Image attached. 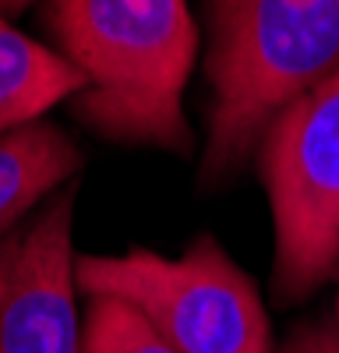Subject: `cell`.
<instances>
[{"label": "cell", "instance_id": "6da1fadb", "mask_svg": "<svg viewBox=\"0 0 339 353\" xmlns=\"http://www.w3.org/2000/svg\"><path fill=\"white\" fill-rule=\"evenodd\" d=\"M56 53L81 74L74 113L124 145L191 149L184 85L198 57L187 0H50Z\"/></svg>", "mask_w": 339, "mask_h": 353}, {"label": "cell", "instance_id": "7a4b0ae2", "mask_svg": "<svg viewBox=\"0 0 339 353\" xmlns=\"http://www.w3.org/2000/svg\"><path fill=\"white\" fill-rule=\"evenodd\" d=\"M339 68V0H212L202 181H226L279 110Z\"/></svg>", "mask_w": 339, "mask_h": 353}, {"label": "cell", "instance_id": "3957f363", "mask_svg": "<svg viewBox=\"0 0 339 353\" xmlns=\"http://www.w3.org/2000/svg\"><path fill=\"white\" fill-rule=\"evenodd\" d=\"M74 283L89 297L127 301L177 353H272L258 286L212 237H198L181 258L149 248L78 254Z\"/></svg>", "mask_w": 339, "mask_h": 353}, {"label": "cell", "instance_id": "277c9868", "mask_svg": "<svg viewBox=\"0 0 339 353\" xmlns=\"http://www.w3.org/2000/svg\"><path fill=\"white\" fill-rule=\"evenodd\" d=\"M258 170L272 209V290L300 301L339 269V68L272 117Z\"/></svg>", "mask_w": 339, "mask_h": 353}, {"label": "cell", "instance_id": "5b68a950", "mask_svg": "<svg viewBox=\"0 0 339 353\" xmlns=\"http://www.w3.org/2000/svg\"><path fill=\"white\" fill-rule=\"evenodd\" d=\"M74 201L71 181L32 223L0 241V353H85L74 307Z\"/></svg>", "mask_w": 339, "mask_h": 353}, {"label": "cell", "instance_id": "8992f818", "mask_svg": "<svg viewBox=\"0 0 339 353\" xmlns=\"http://www.w3.org/2000/svg\"><path fill=\"white\" fill-rule=\"evenodd\" d=\"M85 156L56 124H25L0 138V241L46 194L68 188L81 173Z\"/></svg>", "mask_w": 339, "mask_h": 353}, {"label": "cell", "instance_id": "52a82bcc", "mask_svg": "<svg viewBox=\"0 0 339 353\" xmlns=\"http://www.w3.org/2000/svg\"><path fill=\"white\" fill-rule=\"evenodd\" d=\"M81 88V74L61 53L28 39L0 14V138L36 124L50 106L78 96Z\"/></svg>", "mask_w": 339, "mask_h": 353}, {"label": "cell", "instance_id": "ba28073f", "mask_svg": "<svg viewBox=\"0 0 339 353\" xmlns=\"http://www.w3.org/2000/svg\"><path fill=\"white\" fill-rule=\"evenodd\" d=\"M85 353H177L141 311L117 297H89V311L81 321Z\"/></svg>", "mask_w": 339, "mask_h": 353}, {"label": "cell", "instance_id": "9c48e42d", "mask_svg": "<svg viewBox=\"0 0 339 353\" xmlns=\"http://www.w3.org/2000/svg\"><path fill=\"white\" fill-rule=\"evenodd\" d=\"M282 353H339V329L329 325H304L294 332Z\"/></svg>", "mask_w": 339, "mask_h": 353}, {"label": "cell", "instance_id": "30bf717a", "mask_svg": "<svg viewBox=\"0 0 339 353\" xmlns=\"http://www.w3.org/2000/svg\"><path fill=\"white\" fill-rule=\"evenodd\" d=\"M28 4H32V0H0V14H18V11H25Z\"/></svg>", "mask_w": 339, "mask_h": 353}]
</instances>
